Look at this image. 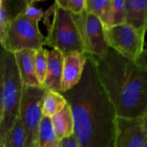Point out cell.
Here are the masks:
<instances>
[{
    "instance_id": "cell-1",
    "label": "cell",
    "mask_w": 147,
    "mask_h": 147,
    "mask_svg": "<svg viewBox=\"0 0 147 147\" xmlns=\"http://www.w3.org/2000/svg\"><path fill=\"white\" fill-rule=\"evenodd\" d=\"M62 94L71 107L79 147H113L117 116L100 83L93 56L88 55L80 82Z\"/></svg>"
},
{
    "instance_id": "cell-2",
    "label": "cell",
    "mask_w": 147,
    "mask_h": 147,
    "mask_svg": "<svg viewBox=\"0 0 147 147\" xmlns=\"http://www.w3.org/2000/svg\"><path fill=\"white\" fill-rule=\"evenodd\" d=\"M95 59L98 76L119 118L140 119L147 113V72L113 49Z\"/></svg>"
},
{
    "instance_id": "cell-3",
    "label": "cell",
    "mask_w": 147,
    "mask_h": 147,
    "mask_svg": "<svg viewBox=\"0 0 147 147\" xmlns=\"http://www.w3.org/2000/svg\"><path fill=\"white\" fill-rule=\"evenodd\" d=\"M24 85L14 53L1 48L0 143L4 142L20 116Z\"/></svg>"
},
{
    "instance_id": "cell-4",
    "label": "cell",
    "mask_w": 147,
    "mask_h": 147,
    "mask_svg": "<svg viewBox=\"0 0 147 147\" xmlns=\"http://www.w3.org/2000/svg\"><path fill=\"white\" fill-rule=\"evenodd\" d=\"M53 20L49 21V14L45 13L44 23L47 26V35L44 45L58 50L63 55L72 53H86L83 39L74 15L54 3Z\"/></svg>"
},
{
    "instance_id": "cell-5",
    "label": "cell",
    "mask_w": 147,
    "mask_h": 147,
    "mask_svg": "<svg viewBox=\"0 0 147 147\" xmlns=\"http://www.w3.org/2000/svg\"><path fill=\"white\" fill-rule=\"evenodd\" d=\"M1 47L11 53L23 50H37L44 46L45 37L38 24L29 20L24 13L20 14L7 26L0 36Z\"/></svg>"
},
{
    "instance_id": "cell-6",
    "label": "cell",
    "mask_w": 147,
    "mask_h": 147,
    "mask_svg": "<svg viewBox=\"0 0 147 147\" xmlns=\"http://www.w3.org/2000/svg\"><path fill=\"white\" fill-rule=\"evenodd\" d=\"M104 32L111 48L128 60L136 62L144 49L146 32L128 24L104 29Z\"/></svg>"
},
{
    "instance_id": "cell-7",
    "label": "cell",
    "mask_w": 147,
    "mask_h": 147,
    "mask_svg": "<svg viewBox=\"0 0 147 147\" xmlns=\"http://www.w3.org/2000/svg\"><path fill=\"white\" fill-rule=\"evenodd\" d=\"M46 89L44 87L24 86L20 117L26 134L25 147L38 142L39 127L43 117L42 103Z\"/></svg>"
},
{
    "instance_id": "cell-8",
    "label": "cell",
    "mask_w": 147,
    "mask_h": 147,
    "mask_svg": "<svg viewBox=\"0 0 147 147\" xmlns=\"http://www.w3.org/2000/svg\"><path fill=\"white\" fill-rule=\"evenodd\" d=\"M73 15L83 39L86 53L96 59L104 58L110 47L106 42L104 28L100 20L86 11L81 14Z\"/></svg>"
},
{
    "instance_id": "cell-9",
    "label": "cell",
    "mask_w": 147,
    "mask_h": 147,
    "mask_svg": "<svg viewBox=\"0 0 147 147\" xmlns=\"http://www.w3.org/2000/svg\"><path fill=\"white\" fill-rule=\"evenodd\" d=\"M146 138L142 118L128 119L117 117L113 147H143Z\"/></svg>"
},
{
    "instance_id": "cell-10",
    "label": "cell",
    "mask_w": 147,
    "mask_h": 147,
    "mask_svg": "<svg viewBox=\"0 0 147 147\" xmlns=\"http://www.w3.org/2000/svg\"><path fill=\"white\" fill-rule=\"evenodd\" d=\"M88 54L72 53L64 55L61 93L74 88L80 82L87 61Z\"/></svg>"
},
{
    "instance_id": "cell-11",
    "label": "cell",
    "mask_w": 147,
    "mask_h": 147,
    "mask_svg": "<svg viewBox=\"0 0 147 147\" xmlns=\"http://www.w3.org/2000/svg\"><path fill=\"white\" fill-rule=\"evenodd\" d=\"M14 54L24 86L42 87L36 75V50H23Z\"/></svg>"
},
{
    "instance_id": "cell-12",
    "label": "cell",
    "mask_w": 147,
    "mask_h": 147,
    "mask_svg": "<svg viewBox=\"0 0 147 147\" xmlns=\"http://www.w3.org/2000/svg\"><path fill=\"white\" fill-rule=\"evenodd\" d=\"M64 55L58 50H48L47 78L43 87L46 90L61 93Z\"/></svg>"
},
{
    "instance_id": "cell-13",
    "label": "cell",
    "mask_w": 147,
    "mask_h": 147,
    "mask_svg": "<svg viewBox=\"0 0 147 147\" xmlns=\"http://www.w3.org/2000/svg\"><path fill=\"white\" fill-rule=\"evenodd\" d=\"M126 24L146 32L147 0H126Z\"/></svg>"
},
{
    "instance_id": "cell-14",
    "label": "cell",
    "mask_w": 147,
    "mask_h": 147,
    "mask_svg": "<svg viewBox=\"0 0 147 147\" xmlns=\"http://www.w3.org/2000/svg\"><path fill=\"white\" fill-rule=\"evenodd\" d=\"M29 0H1L0 1V36L5 32L7 26L20 14L24 12Z\"/></svg>"
},
{
    "instance_id": "cell-15",
    "label": "cell",
    "mask_w": 147,
    "mask_h": 147,
    "mask_svg": "<svg viewBox=\"0 0 147 147\" xmlns=\"http://www.w3.org/2000/svg\"><path fill=\"white\" fill-rule=\"evenodd\" d=\"M51 119L57 140L62 141L74 134V119L68 103L61 111Z\"/></svg>"
},
{
    "instance_id": "cell-16",
    "label": "cell",
    "mask_w": 147,
    "mask_h": 147,
    "mask_svg": "<svg viewBox=\"0 0 147 147\" xmlns=\"http://www.w3.org/2000/svg\"><path fill=\"white\" fill-rule=\"evenodd\" d=\"M86 11L98 17L104 29L112 27V0H86Z\"/></svg>"
},
{
    "instance_id": "cell-17",
    "label": "cell",
    "mask_w": 147,
    "mask_h": 147,
    "mask_svg": "<svg viewBox=\"0 0 147 147\" xmlns=\"http://www.w3.org/2000/svg\"><path fill=\"white\" fill-rule=\"evenodd\" d=\"M67 104V100L61 93L46 90L42 103L43 116L52 118L61 111Z\"/></svg>"
},
{
    "instance_id": "cell-18",
    "label": "cell",
    "mask_w": 147,
    "mask_h": 147,
    "mask_svg": "<svg viewBox=\"0 0 147 147\" xmlns=\"http://www.w3.org/2000/svg\"><path fill=\"white\" fill-rule=\"evenodd\" d=\"M0 144H2L4 147H25V131L20 116L15 121L4 142H1Z\"/></svg>"
},
{
    "instance_id": "cell-19",
    "label": "cell",
    "mask_w": 147,
    "mask_h": 147,
    "mask_svg": "<svg viewBox=\"0 0 147 147\" xmlns=\"http://www.w3.org/2000/svg\"><path fill=\"white\" fill-rule=\"evenodd\" d=\"M57 141L58 140L56 137L52 119L48 116H43L39 127L38 143L40 147H44Z\"/></svg>"
},
{
    "instance_id": "cell-20",
    "label": "cell",
    "mask_w": 147,
    "mask_h": 147,
    "mask_svg": "<svg viewBox=\"0 0 147 147\" xmlns=\"http://www.w3.org/2000/svg\"><path fill=\"white\" fill-rule=\"evenodd\" d=\"M35 65L37 80L40 86L43 87L47 78L48 67V50L44 47L36 50Z\"/></svg>"
},
{
    "instance_id": "cell-21",
    "label": "cell",
    "mask_w": 147,
    "mask_h": 147,
    "mask_svg": "<svg viewBox=\"0 0 147 147\" xmlns=\"http://www.w3.org/2000/svg\"><path fill=\"white\" fill-rule=\"evenodd\" d=\"M126 24V0H112V27Z\"/></svg>"
},
{
    "instance_id": "cell-22",
    "label": "cell",
    "mask_w": 147,
    "mask_h": 147,
    "mask_svg": "<svg viewBox=\"0 0 147 147\" xmlns=\"http://www.w3.org/2000/svg\"><path fill=\"white\" fill-rule=\"evenodd\" d=\"M55 2L75 15L83 14L86 10V0H56Z\"/></svg>"
},
{
    "instance_id": "cell-23",
    "label": "cell",
    "mask_w": 147,
    "mask_h": 147,
    "mask_svg": "<svg viewBox=\"0 0 147 147\" xmlns=\"http://www.w3.org/2000/svg\"><path fill=\"white\" fill-rule=\"evenodd\" d=\"M37 2V1L29 0L28 4L24 13L29 20L38 24L39 22L44 17L45 12L42 9H37L35 7V4Z\"/></svg>"
},
{
    "instance_id": "cell-24",
    "label": "cell",
    "mask_w": 147,
    "mask_h": 147,
    "mask_svg": "<svg viewBox=\"0 0 147 147\" xmlns=\"http://www.w3.org/2000/svg\"><path fill=\"white\" fill-rule=\"evenodd\" d=\"M142 69L147 72V43H145L144 49L142 52L140 57L138 58L136 62Z\"/></svg>"
},
{
    "instance_id": "cell-25",
    "label": "cell",
    "mask_w": 147,
    "mask_h": 147,
    "mask_svg": "<svg viewBox=\"0 0 147 147\" xmlns=\"http://www.w3.org/2000/svg\"><path fill=\"white\" fill-rule=\"evenodd\" d=\"M61 147H79L75 135L63 139L61 141Z\"/></svg>"
},
{
    "instance_id": "cell-26",
    "label": "cell",
    "mask_w": 147,
    "mask_h": 147,
    "mask_svg": "<svg viewBox=\"0 0 147 147\" xmlns=\"http://www.w3.org/2000/svg\"><path fill=\"white\" fill-rule=\"evenodd\" d=\"M142 122L144 130L145 133L147 135V113L142 118Z\"/></svg>"
},
{
    "instance_id": "cell-27",
    "label": "cell",
    "mask_w": 147,
    "mask_h": 147,
    "mask_svg": "<svg viewBox=\"0 0 147 147\" xmlns=\"http://www.w3.org/2000/svg\"><path fill=\"white\" fill-rule=\"evenodd\" d=\"M44 147H61V141H57V142H54V143L46 145Z\"/></svg>"
},
{
    "instance_id": "cell-28",
    "label": "cell",
    "mask_w": 147,
    "mask_h": 147,
    "mask_svg": "<svg viewBox=\"0 0 147 147\" xmlns=\"http://www.w3.org/2000/svg\"><path fill=\"white\" fill-rule=\"evenodd\" d=\"M28 147H40V145H39L38 142H33V143H32Z\"/></svg>"
},
{
    "instance_id": "cell-29",
    "label": "cell",
    "mask_w": 147,
    "mask_h": 147,
    "mask_svg": "<svg viewBox=\"0 0 147 147\" xmlns=\"http://www.w3.org/2000/svg\"><path fill=\"white\" fill-rule=\"evenodd\" d=\"M143 147H147V138H146V141H145L144 144V146H143Z\"/></svg>"
},
{
    "instance_id": "cell-30",
    "label": "cell",
    "mask_w": 147,
    "mask_h": 147,
    "mask_svg": "<svg viewBox=\"0 0 147 147\" xmlns=\"http://www.w3.org/2000/svg\"><path fill=\"white\" fill-rule=\"evenodd\" d=\"M0 147H4V146L2 144H0Z\"/></svg>"
}]
</instances>
